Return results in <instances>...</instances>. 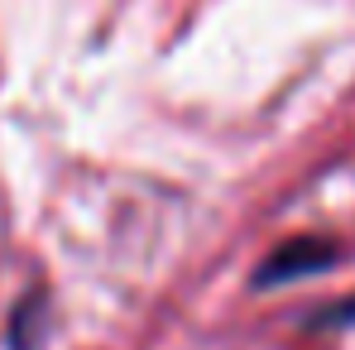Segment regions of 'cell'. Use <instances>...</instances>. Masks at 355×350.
<instances>
[{
    "mask_svg": "<svg viewBox=\"0 0 355 350\" xmlns=\"http://www.w3.org/2000/svg\"><path fill=\"white\" fill-rule=\"evenodd\" d=\"M317 326H355V297H351V302H336V307H327V312L317 317Z\"/></svg>",
    "mask_w": 355,
    "mask_h": 350,
    "instance_id": "2",
    "label": "cell"
},
{
    "mask_svg": "<svg viewBox=\"0 0 355 350\" xmlns=\"http://www.w3.org/2000/svg\"><path fill=\"white\" fill-rule=\"evenodd\" d=\"M341 259V250L322 235H297L284 250H274L259 269H254V288H269V283H293V279H307V274H322Z\"/></svg>",
    "mask_w": 355,
    "mask_h": 350,
    "instance_id": "1",
    "label": "cell"
}]
</instances>
